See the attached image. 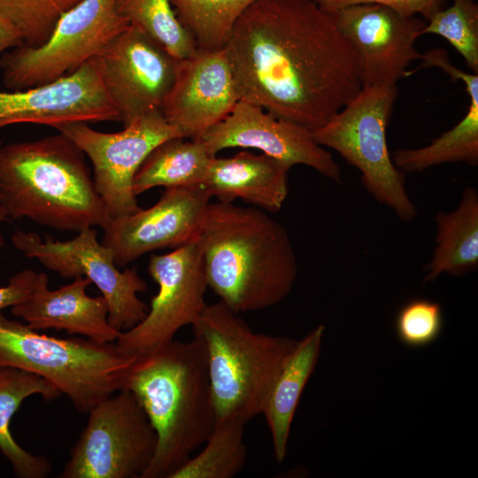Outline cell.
<instances>
[{"label":"cell","mask_w":478,"mask_h":478,"mask_svg":"<svg viewBox=\"0 0 478 478\" xmlns=\"http://www.w3.org/2000/svg\"><path fill=\"white\" fill-rule=\"evenodd\" d=\"M225 50L240 100L311 131L362 89L353 50L314 0H255Z\"/></svg>","instance_id":"6da1fadb"},{"label":"cell","mask_w":478,"mask_h":478,"mask_svg":"<svg viewBox=\"0 0 478 478\" xmlns=\"http://www.w3.org/2000/svg\"><path fill=\"white\" fill-rule=\"evenodd\" d=\"M197 241L208 288L235 312L274 306L290 293L298 272L293 245L266 211L210 203Z\"/></svg>","instance_id":"7a4b0ae2"},{"label":"cell","mask_w":478,"mask_h":478,"mask_svg":"<svg viewBox=\"0 0 478 478\" xmlns=\"http://www.w3.org/2000/svg\"><path fill=\"white\" fill-rule=\"evenodd\" d=\"M123 389L135 395L157 436L143 478H170L204 445L217 421L203 340L173 339L136 358Z\"/></svg>","instance_id":"3957f363"},{"label":"cell","mask_w":478,"mask_h":478,"mask_svg":"<svg viewBox=\"0 0 478 478\" xmlns=\"http://www.w3.org/2000/svg\"><path fill=\"white\" fill-rule=\"evenodd\" d=\"M0 205L60 231L104 227L110 219L84 152L60 133L0 145Z\"/></svg>","instance_id":"277c9868"},{"label":"cell","mask_w":478,"mask_h":478,"mask_svg":"<svg viewBox=\"0 0 478 478\" xmlns=\"http://www.w3.org/2000/svg\"><path fill=\"white\" fill-rule=\"evenodd\" d=\"M205 347L217 422L247 423L259 414L297 340L254 332L221 301L191 325Z\"/></svg>","instance_id":"5b68a950"},{"label":"cell","mask_w":478,"mask_h":478,"mask_svg":"<svg viewBox=\"0 0 478 478\" xmlns=\"http://www.w3.org/2000/svg\"><path fill=\"white\" fill-rule=\"evenodd\" d=\"M135 359L123 354L116 343L42 335L0 312V366L19 368L44 378L80 412L89 413L123 389Z\"/></svg>","instance_id":"8992f818"},{"label":"cell","mask_w":478,"mask_h":478,"mask_svg":"<svg viewBox=\"0 0 478 478\" xmlns=\"http://www.w3.org/2000/svg\"><path fill=\"white\" fill-rule=\"evenodd\" d=\"M397 97V86L365 87L327 123L312 131L321 146L339 153L361 173L365 189L397 216L410 221L417 209L405 179L394 165L386 130Z\"/></svg>","instance_id":"52a82bcc"},{"label":"cell","mask_w":478,"mask_h":478,"mask_svg":"<svg viewBox=\"0 0 478 478\" xmlns=\"http://www.w3.org/2000/svg\"><path fill=\"white\" fill-rule=\"evenodd\" d=\"M129 26L116 0H81L57 22L40 46L20 45L0 58L3 82L10 90L41 86L79 69Z\"/></svg>","instance_id":"ba28073f"},{"label":"cell","mask_w":478,"mask_h":478,"mask_svg":"<svg viewBox=\"0 0 478 478\" xmlns=\"http://www.w3.org/2000/svg\"><path fill=\"white\" fill-rule=\"evenodd\" d=\"M70 451L60 478H143L157 436L135 395L121 389L102 400Z\"/></svg>","instance_id":"9c48e42d"},{"label":"cell","mask_w":478,"mask_h":478,"mask_svg":"<svg viewBox=\"0 0 478 478\" xmlns=\"http://www.w3.org/2000/svg\"><path fill=\"white\" fill-rule=\"evenodd\" d=\"M12 241L24 256L61 277H86L96 284L108 304V321L118 331L128 330L145 318L149 305L137 296L146 291L145 281L135 267L119 270L112 250L99 243L93 227L83 228L64 242L17 230Z\"/></svg>","instance_id":"30bf717a"},{"label":"cell","mask_w":478,"mask_h":478,"mask_svg":"<svg viewBox=\"0 0 478 478\" xmlns=\"http://www.w3.org/2000/svg\"><path fill=\"white\" fill-rule=\"evenodd\" d=\"M89 157L94 184L110 219L140 210L133 180L150 152L160 143L181 133L162 112L139 117L116 133L95 130L89 122L73 121L55 127Z\"/></svg>","instance_id":"8fae6325"},{"label":"cell","mask_w":478,"mask_h":478,"mask_svg":"<svg viewBox=\"0 0 478 478\" xmlns=\"http://www.w3.org/2000/svg\"><path fill=\"white\" fill-rule=\"evenodd\" d=\"M148 272L158 286L145 318L115 341L125 355L138 358L173 341L206 306L208 288L197 238L173 251L150 258Z\"/></svg>","instance_id":"7c38bea8"},{"label":"cell","mask_w":478,"mask_h":478,"mask_svg":"<svg viewBox=\"0 0 478 478\" xmlns=\"http://www.w3.org/2000/svg\"><path fill=\"white\" fill-rule=\"evenodd\" d=\"M179 60L140 28L129 25L89 62L127 126L139 117L162 112Z\"/></svg>","instance_id":"4fadbf2b"},{"label":"cell","mask_w":478,"mask_h":478,"mask_svg":"<svg viewBox=\"0 0 478 478\" xmlns=\"http://www.w3.org/2000/svg\"><path fill=\"white\" fill-rule=\"evenodd\" d=\"M354 51L362 88L397 86L421 54L415 41L426 26L417 16L376 4L324 11Z\"/></svg>","instance_id":"5bb4252c"},{"label":"cell","mask_w":478,"mask_h":478,"mask_svg":"<svg viewBox=\"0 0 478 478\" xmlns=\"http://www.w3.org/2000/svg\"><path fill=\"white\" fill-rule=\"evenodd\" d=\"M211 197L204 185L166 188L151 207L109 219L102 243L118 267L153 251L175 249L197 237Z\"/></svg>","instance_id":"9a60e30c"},{"label":"cell","mask_w":478,"mask_h":478,"mask_svg":"<svg viewBox=\"0 0 478 478\" xmlns=\"http://www.w3.org/2000/svg\"><path fill=\"white\" fill-rule=\"evenodd\" d=\"M197 139L212 156L227 148H253L290 167L305 165L334 181L342 179L340 166L311 130L245 101L240 100L229 115Z\"/></svg>","instance_id":"2e32d148"},{"label":"cell","mask_w":478,"mask_h":478,"mask_svg":"<svg viewBox=\"0 0 478 478\" xmlns=\"http://www.w3.org/2000/svg\"><path fill=\"white\" fill-rule=\"evenodd\" d=\"M240 96L225 48L180 59L162 114L184 138L197 139L231 113Z\"/></svg>","instance_id":"e0dca14e"},{"label":"cell","mask_w":478,"mask_h":478,"mask_svg":"<svg viewBox=\"0 0 478 478\" xmlns=\"http://www.w3.org/2000/svg\"><path fill=\"white\" fill-rule=\"evenodd\" d=\"M120 120L91 63L52 82L0 91V129L34 123L55 127L84 121Z\"/></svg>","instance_id":"ac0fdd59"},{"label":"cell","mask_w":478,"mask_h":478,"mask_svg":"<svg viewBox=\"0 0 478 478\" xmlns=\"http://www.w3.org/2000/svg\"><path fill=\"white\" fill-rule=\"evenodd\" d=\"M90 284L88 278L76 277L71 283L50 290L47 274L37 273L30 296L12 306L11 312L34 330L54 328L69 335H82L100 343H113L120 332L108 321L105 298L87 294Z\"/></svg>","instance_id":"d6986e66"},{"label":"cell","mask_w":478,"mask_h":478,"mask_svg":"<svg viewBox=\"0 0 478 478\" xmlns=\"http://www.w3.org/2000/svg\"><path fill=\"white\" fill-rule=\"evenodd\" d=\"M420 67H438L452 80H460L469 96V106L462 120L427 146L398 149L391 158L402 173H418L446 163L478 164V74L453 66L447 52L434 49L421 55Z\"/></svg>","instance_id":"ffe728a7"},{"label":"cell","mask_w":478,"mask_h":478,"mask_svg":"<svg viewBox=\"0 0 478 478\" xmlns=\"http://www.w3.org/2000/svg\"><path fill=\"white\" fill-rule=\"evenodd\" d=\"M291 167L264 153L243 150L231 158L214 156L204 186L220 202L242 199L267 212H278L289 192Z\"/></svg>","instance_id":"44dd1931"},{"label":"cell","mask_w":478,"mask_h":478,"mask_svg":"<svg viewBox=\"0 0 478 478\" xmlns=\"http://www.w3.org/2000/svg\"><path fill=\"white\" fill-rule=\"evenodd\" d=\"M324 330L325 327L320 325L297 342L277 375L263 409L278 463L286 457L292 420L318 363Z\"/></svg>","instance_id":"7402d4cb"},{"label":"cell","mask_w":478,"mask_h":478,"mask_svg":"<svg viewBox=\"0 0 478 478\" xmlns=\"http://www.w3.org/2000/svg\"><path fill=\"white\" fill-rule=\"evenodd\" d=\"M436 238L432 258L427 264L423 281H433L442 274L461 276L478 266V192L464 189L453 211L438 212Z\"/></svg>","instance_id":"603a6c76"},{"label":"cell","mask_w":478,"mask_h":478,"mask_svg":"<svg viewBox=\"0 0 478 478\" xmlns=\"http://www.w3.org/2000/svg\"><path fill=\"white\" fill-rule=\"evenodd\" d=\"M33 395L52 401L63 394L44 378L12 366H0V451L19 478H45L51 472L49 460L23 449L11 432V420L22 402Z\"/></svg>","instance_id":"cb8c5ba5"},{"label":"cell","mask_w":478,"mask_h":478,"mask_svg":"<svg viewBox=\"0 0 478 478\" xmlns=\"http://www.w3.org/2000/svg\"><path fill=\"white\" fill-rule=\"evenodd\" d=\"M173 137L160 143L144 159L133 180L138 195L154 187L204 185L212 156L198 139Z\"/></svg>","instance_id":"d4e9b609"},{"label":"cell","mask_w":478,"mask_h":478,"mask_svg":"<svg viewBox=\"0 0 478 478\" xmlns=\"http://www.w3.org/2000/svg\"><path fill=\"white\" fill-rule=\"evenodd\" d=\"M255 0H170L197 49H224L234 27Z\"/></svg>","instance_id":"484cf974"},{"label":"cell","mask_w":478,"mask_h":478,"mask_svg":"<svg viewBox=\"0 0 478 478\" xmlns=\"http://www.w3.org/2000/svg\"><path fill=\"white\" fill-rule=\"evenodd\" d=\"M245 423L239 420L217 422L204 442V449L192 456L170 478H232L244 466L247 447Z\"/></svg>","instance_id":"4316f807"},{"label":"cell","mask_w":478,"mask_h":478,"mask_svg":"<svg viewBox=\"0 0 478 478\" xmlns=\"http://www.w3.org/2000/svg\"><path fill=\"white\" fill-rule=\"evenodd\" d=\"M116 10L129 25L140 28L177 59L197 50L170 0H116Z\"/></svg>","instance_id":"83f0119b"},{"label":"cell","mask_w":478,"mask_h":478,"mask_svg":"<svg viewBox=\"0 0 478 478\" xmlns=\"http://www.w3.org/2000/svg\"><path fill=\"white\" fill-rule=\"evenodd\" d=\"M81 0H0V17L9 23L23 44L37 47L51 35L57 22Z\"/></svg>","instance_id":"f1b7e54d"},{"label":"cell","mask_w":478,"mask_h":478,"mask_svg":"<svg viewBox=\"0 0 478 478\" xmlns=\"http://www.w3.org/2000/svg\"><path fill=\"white\" fill-rule=\"evenodd\" d=\"M443 37L478 74V4L475 0H452V4L436 12L426 21L420 35Z\"/></svg>","instance_id":"f546056e"},{"label":"cell","mask_w":478,"mask_h":478,"mask_svg":"<svg viewBox=\"0 0 478 478\" xmlns=\"http://www.w3.org/2000/svg\"><path fill=\"white\" fill-rule=\"evenodd\" d=\"M394 328L399 342L409 348H423L440 336L443 315L439 303L426 298H413L397 311Z\"/></svg>","instance_id":"4dcf8cb0"},{"label":"cell","mask_w":478,"mask_h":478,"mask_svg":"<svg viewBox=\"0 0 478 478\" xmlns=\"http://www.w3.org/2000/svg\"><path fill=\"white\" fill-rule=\"evenodd\" d=\"M323 11L358 4H376L392 8L407 16L420 15L428 21L433 14L447 6L449 0H314Z\"/></svg>","instance_id":"1f68e13d"},{"label":"cell","mask_w":478,"mask_h":478,"mask_svg":"<svg viewBox=\"0 0 478 478\" xmlns=\"http://www.w3.org/2000/svg\"><path fill=\"white\" fill-rule=\"evenodd\" d=\"M37 273L32 269H24L9 280L4 287H0V312L27 299L34 290Z\"/></svg>","instance_id":"d6a6232c"},{"label":"cell","mask_w":478,"mask_h":478,"mask_svg":"<svg viewBox=\"0 0 478 478\" xmlns=\"http://www.w3.org/2000/svg\"><path fill=\"white\" fill-rule=\"evenodd\" d=\"M22 44L23 42L18 33L0 17V58L9 50Z\"/></svg>","instance_id":"836d02e7"},{"label":"cell","mask_w":478,"mask_h":478,"mask_svg":"<svg viewBox=\"0 0 478 478\" xmlns=\"http://www.w3.org/2000/svg\"><path fill=\"white\" fill-rule=\"evenodd\" d=\"M8 219L4 210L0 205V222L6 220ZM4 242L0 231V250L4 247Z\"/></svg>","instance_id":"e575fe53"}]
</instances>
